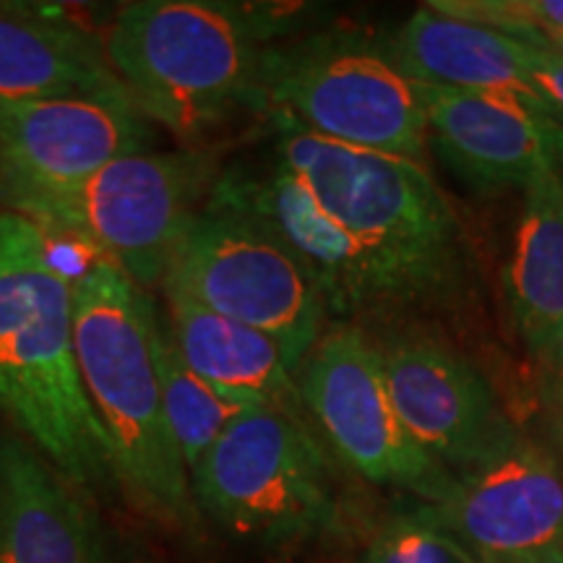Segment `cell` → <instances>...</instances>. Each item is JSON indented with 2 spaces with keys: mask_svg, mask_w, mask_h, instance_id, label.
I'll return each instance as SVG.
<instances>
[{
  "mask_svg": "<svg viewBox=\"0 0 563 563\" xmlns=\"http://www.w3.org/2000/svg\"><path fill=\"white\" fill-rule=\"evenodd\" d=\"M0 418L84 490H115L104 431L84 389L74 279L37 224L0 211Z\"/></svg>",
  "mask_w": 563,
  "mask_h": 563,
  "instance_id": "obj_1",
  "label": "cell"
},
{
  "mask_svg": "<svg viewBox=\"0 0 563 563\" xmlns=\"http://www.w3.org/2000/svg\"><path fill=\"white\" fill-rule=\"evenodd\" d=\"M157 329L152 295L112 264L97 258L74 279L76 357L115 490L154 525L194 534L199 509L162 399Z\"/></svg>",
  "mask_w": 563,
  "mask_h": 563,
  "instance_id": "obj_2",
  "label": "cell"
},
{
  "mask_svg": "<svg viewBox=\"0 0 563 563\" xmlns=\"http://www.w3.org/2000/svg\"><path fill=\"white\" fill-rule=\"evenodd\" d=\"M269 121V152L361 245L386 306H420L452 290L462 228L426 165L321 139L279 115Z\"/></svg>",
  "mask_w": 563,
  "mask_h": 563,
  "instance_id": "obj_3",
  "label": "cell"
},
{
  "mask_svg": "<svg viewBox=\"0 0 563 563\" xmlns=\"http://www.w3.org/2000/svg\"><path fill=\"white\" fill-rule=\"evenodd\" d=\"M272 26L258 11L211 0H139L104 34V55L154 129L207 146L241 110H262Z\"/></svg>",
  "mask_w": 563,
  "mask_h": 563,
  "instance_id": "obj_4",
  "label": "cell"
},
{
  "mask_svg": "<svg viewBox=\"0 0 563 563\" xmlns=\"http://www.w3.org/2000/svg\"><path fill=\"white\" fill-rule=\"evenodd\" d=\"M220 165L207 146L139 152L58 188L0 186L9 211L45 235H66L121 269L141 290H159L183 238L207 207Z\"/></svg>",
  "mask_w": 563,
  "mask_h": 563,
  "instance_id": "obj_5",
  "label": "cell"
},
{
  "mask_svg": "<svg viewBox=\"0 0 563 563\" xmlns=\"http://www.w3.org/2000/svg\"><path fill=\"white\" fill-rule=\"evenodd\" d=\"M199 517L243 543L285 548L340 517L334 462L306 412L249 407L191 470Z\"/></svg>",
  "mask_w": 563,
  "mask_h": 563,
  "instance_id": "obj_6",
  "label": "cell"
},
{
  "mask_svg": "<svg viewBox=\"0 0 563 563\" xmlns=\"http://www.w3.org/2000/svg\"><path fill=\"white\" fill-rule=\"evenodd\" d=\"M262 110L321 139L426 165L422 84L361 32H313L266 47Z\"/></svg>",
  "mask_w": 563,
  "mask_h": 563,
  "instance_id": "obj_7",
  "label": "cell"
},
{
  "mask_svg": "<svg viewBox=\"0 0 563 563\" xmlns=\"http://www.w3.org/2000/svg\"><path fill=\"white\" fill-rule=\"evenodd\" d=\"M162 287L272 336L292 373L329 327L323 295L292 253L258 224L209 203L188 228Z\"/></svg>",
  "mask_w": 563,
  "mask_h": 563,
  "instance_id": "obj_8",
  "label": "cell"
},
{
  "mask_svg": "<svg viewBox=\"0 0 563 563\" xmlns=\"http://www.w3.org/2000/svg\"><path fill=\"white\" fill-rule=\"evenodd\" d=\"M308 420L340 460L373 485L441 501L454 475L420 449L391 402L382 347L363 327L334 321L295 371Z\"/></svg>",
  "mask_w": 563,
  "mask_h": 563,
  "instance_id": "obj_9",
  "label": "cell"
},
{
  "mask_svg": "<svg viewBox=\"0 0 563 563\" xmlns=\"http://www.w3.org/2000/svg\"><path fill=\"white\" fill-rule=\"evenodd\" d=\"M422 511L481 563L563 551L559 464L514 428L454 473L446 496Z\"/></svg>",
  "mask_w": 563,
  "mask_h": 563,
  "instance_id": "obj_10",
  "label": "cell"
},
{
  "mask_svg": "<svg viewBox=\"0 0 563 563\" xmlns=\"http://www.w3.org/2000/svg\"><path fill=\"white\" fill-rule=\"evenodd\" d=\"M207 203L235 211L285 245L295 262L311 274L329 316H336V321L389 308L382 282L361 245L272 152L238 159L220 170Z\"/></svg>",
  "mask_w": 563,
  "mask_h": 563,
  "instance_id": "obj_11",
  "label": "cell"
},
{
  "mask_svg": "<svg viewBox=\"0 0 563 563\" xmlns=\"http://www.w3.org/2000/svg\"><path fill=\"white\" fill-rule=\"evenodd\" d=\"M378 347L399 420L446 473H460L511 431L488 382L439 336L407 329Z\"/></svg>",
  "mask_w": 563,
  "mask_h": 563,
  "instance_id": "obj_12",
  "label": "cell"
},
{
  "mask_svg": "<svg viewBox=\"0 0 563 563\" xmlns=\"http://www.w3.org/2000/svg\"><path fill=\"white\" fill-rule=\"evenodd\" d=\"M154 141L133 102L0 100V186H70Z\"/></svg>",
  "mask_w": 563,
  "mask_h": 563,
  "instance_id": "obj_13",
  "label": "cell"
},
{
  "mask_svg": "<svg viewBox=\"0 0 563 563\" xmlns=\"http://www.w3.org/2000/svg\"><path fill=\"white\" fill-rule=\"evenodd\" d=\"M428 141L443 165L477 191L525 188L534 175L563 178V123L498 91L422 84Z\"/></svg>",
  "mask_w": 563,
  "mask_h": 563,
  "instance_id": "obj_14",
  "label": "cell"
},
{
  "mask_svg": "<svg viewBox=\"0 0 563 563\" xmlns=\"http://www.w3.org/2000/svg\"><path fill=\"white\" fill-rule=\"evenodd\" d=\"M0 563H112L95 496L3 420Z\"/></svg>",
  "mask_w": 563,
  "mask_h": 563,
  "instance_id": "obj_15",
  "label": "cell"
},
{
  "mask_svg": "<svg viewBox=\"0 0 563 563\" xmlns=\"http://www.w3.org/2000/svg\"><path fill=\"white\" fill-rule=\"evenodd\" d=\"M0 100L131 102L104 42L66 13L0 0Z\"/></svg>",
  "mask_w": 563,
  "mask_h": 563,
  "instance_id": "obj_16",
  "label": "cell"
},
{
  "mask_svg": "<svg viewBox=\"0 0 563 563\" xmlns=\"http://www.w3.org/2000/svg\"><path fill=\"white\" fill-rule=\"evenodd\" d=\"M162 319L188 368L256 407L306 412L295 373L272 336L209 311L186 292L162 287Z\"/></svg>",
  "mask_w": 563,
  "mask_h": 563,
  "instance_id": "obj_17",
  "label": "cell"
},
{
  "mask_svg": "<svg viewBox=\"0 0 563 563\" xmlns=\"http://www.w3.org/2000/svg\"><path fill=\"white\" fill-rule=\"evenodd\" d=\"M389 53L397 66L420 84L498 91L548 112L534 97L527 74L530 45L493 32L488 26L470 24L422 5L397 32Z\"/></svg>",
  "mask_w": 563,
  "mask_h": 563,
  "instance_id": "obj_18",
  "label": "cell"
},
{
  "mask_svg": "<svg viewBox=\"0 0 563 563\" xmlns=\"http://www.w3.org/2000/svg\"><path fill=\"white\" fill-rule=\"evenodd\" d=\"M509 311L525 347L543 368L563 357V178L543 170L525 186L509 258Z\"/></svg>",
  "mask_w": 563,
  "mask_h": 563,
  "instance_id": "obj_19",
  "label": "cell"
},
{
  "mask_svg": "<svg viewBox=\"0 0 563 563\" xmlns=\"http://www.w3.org/2000/svg\"><path fill=\"white\" fill-rule=\"evenodd\" d=\"M157 371L162 384V399H165L167 422L178 443L183 460H186L188 475L196 467V462L209 452L211 443L220 439L224 428L230 426L238 415H243L249 407L245 399L217 389L207 378L188 368L183 361L178 344L173 342L167 332L165 319L159 311V329H157Z\"/></svg>",
  "mask_w": 563,
  "mask_h": 563,
  "instance_id": "obj_20",
  "label": "cell"
},
{
  "mask_svg": "<svg viewBox=\"0 0 563 563\" xmlns=\"http://www.w3.org/2000/svg\"><path fill=\"white\" fill-rule=\"evenodd\" d=\"M426 9L488 26L534 51L563 55V0H433Z\"/></svg>",
  "mask_w": 563,
  "mask_h": 563,
  "instance_id": "obj_21",
  "label": "cell"
},
{
  "mask_svg": "<svg viewBox=\"0 0 563 563\" xmlns=\"http://www.w3.org/2000/svg\"><path fill=\"white\" fill-rule=\"evenodd\" d=\"M368 563H481L467 553L449 532L415 509L391 519L378 530L368 548Z\"/></svg>",
  "mask_w": 563,
  "mask_h": 563,
  "instance_id": "obj_22",
  "label": "cell"
},
{
  "mask_svg": "<svg viewBox=\"0 0 563 563\" xmlns=\"http://www.w3.org/2000/svg\"><path fill=\"white\" fill-rule=\"evenodd\" d=\"M527 74H530L538 102L551 112L555 121H563V55L530 47Z\"/></svg>",
  "mask_w": 563,
  "mask_h": 563,
  "instance_id": "obj_23",
  "label": "cell"
},
{
  "mask_svg": "<svg viewBox=\"0 0 563 563\" xmlns=\"http://www.w3.org/2000/svg\"><path fill=\"white\" fill-rule=\"evenodd\" d=\"M506 563H563V551H543V553H532V555H525V559H514V561H506Z\"/></svg>",
  "mask_w": 563,
  "mask_h": 563,
  "instance_id": "obj_24",
  "label": "cell"
},
{
  "mask_svg": "<svg viewBox=\"0 0 563 563\" xmlns=\"http://www.w3.org/2000/svg\"><path fill=\"white\" fill-rule=\"evenodd\" d=\"M559 368H561V373H563V357H561V365H559Z\"/></svg>",
  "mask_w": 563,
  "mask_h": 563,
  "instance_id": "obj_25",
  "label": "cell"
}]
</instances>
